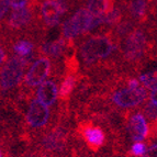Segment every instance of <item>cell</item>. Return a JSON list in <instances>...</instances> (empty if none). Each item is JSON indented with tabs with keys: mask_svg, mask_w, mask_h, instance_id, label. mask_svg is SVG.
<instances>
[{
	"mask_svg": "<svg viewBox=\"0 0 157 157\" xmlns=\"http://www.w3.org/2000/svg\"><path fill=\"white\" fill-rule=\"evenodd\" d=\"M149 99L152 100L155 105H157V89L152 90V91H151V94H149Z\"/></svg>",
	"mask_w": 157,
	"mask_h": 157,
	"instance_id": "cell-12",
	"label": "cell"
},
{
	"mask_svg": "<svg viewBox=\"0 0 157 157\" xmlns=\"http://www.w3.org/2000/svg\"><path fill=\"white\" fill-rule=\"evenodd\" d=\"M75 132L84 143L85 147L92 153H98L111 142V134L103 119H79L76 120Z\"/></svg>",
	"mask_w": 157,
	"mask_h": 157,
	"instance_id": "cell-1",
	"label": "cell"
},
{
	"mask_svg": "<svg viewBox=\"0 0 157 157\" xmlns=\"http://www.w3.org/2000/svg\"><path fill=\"white\" fill-rule=\"evenodd\" d=\"M10 7V0H1V5H0V18H1V21H3L6 19V14L8 13Z\"/></svg>",
	"mask_w": 157,
	"mask_h": 157,
	"instance_id": "cell-10",
	"label": "cell"
},
{
	"mask_svg": "<svg viewBox=\"0 0 157 157\" xmlns=\"http://www.w3.org/2000/svg\"><path fill=\"white\" fill-rule=\"evenodd\" d=\"M125 133L132 142H143L149 139L151 125L142 110H132L128 112L125 121Z\"/></svg>",
	"mask_w": 157,
	"mask_h": 157,
	"instance_id": "cell-5",
	"label": "cell"
},
{
	"mask_svg": "<svg viewBox=\"0 0 157 157\" xmlns=\"http://www.w3.org/2000/svg\"><path fill=\"white\" fill-rule=\"evenodd\" d=\"M80 74H66L64 78L60 80L59 85V102H66L71 103V97L76 90V87L78 85Z\"/></svg>",
	"mask_w": 157,
	"mask_h": 157,
	"instance_id": "cell-7",
	"label": "cell"
},
{
	"mask_svg": "<svg viewBox=\"0 0 157 157\" xmlns=\"http://www.w3.org/2000/svg\"><path fill=\"white\" fill-rule=\"evenodd\" d=\"M53 73H54V62L50 57L39 54V56L26 71L21 86L19 87V90L24 94H33L34 88L41 86L44 81H46L47 77L53 75Z\"/></svg>",
	"mask_w": 157,
	"mask_h": 157,
	"instance_id": "cell-3",
	"label": "cell"
},
{
	"mask_svg": "<svg viewBox=\"0 0 157 157\" xmlns=\"http://www.w3.org/2000/svg\"><path fill=\"white\" fill-rule=\"evenodd\" d=\"M142 157H157V143L148 145L146 152Z\"/></svg>",
	"mask_w": 157,
	"mask_h": 157,
	"instance_id": "cell-11",
	"label": "cell"
},
{
	"mask_svg": "<svg viewBox=\"0 0 157 157\" xmlns=\"http://www.w3.org/2000/svg\"><path fill=\"white\" fill-rule=\"evenodd\" d=\"M147 144L144 142H134L128 152V157H142L147 149Z\"/></svg>",
	"mask_w": 157,
	"mask_h": 157,
	"instance_id": "cell-9",
	"label": "cell"
},
{
	"mask_svg": "<svg viewBox=\"0 0 157 157\" xmlns=\"http://www.w3.org/2000/svg\"><path fill=\"white\" fill-rule=\"evenodd\" d=\"M117 0H84L85 8L94 17H105L115 6Z\"/></svg>",
	"mask_w": 157,
	"mask_h": 157,
	"instance_id": "cell-8",
	"label": "cell"
},
{
	"mask_svg": "<svg viewBox=\"0 0 157 157\" xmlns=\"http://www.w3.org/2000/svg\"><path fill=\"white\" fill-rule=\"evenodd\" d=\"M94 16L85 7H80L75 11L73 16L69 17L63 23L62 33L63 36L68 41H75L77 39L89 34Z\"/></svg>",
	"mask_w": 157,
	"mask_h": 157,
	"instance_id": "cell-4",
	"label": "cell"
},
{
	"mask_svg": "<svg viewBox=\"0 0 157 157\" xmlns=\"http://www.w3.org/2000/svg\"><path fill=\"white\" fill-rule=\"evenodd\" d=\"M56 80V78H53L44 81L36 90L37 99L47 107H54L59 96V89Z\"/></svg>",
	"mask_w": 157,
	"mask_h": 157,
	"instance_id": "cell-6",
	"label": "cell"
},
{
	"mask_svg": "<svg viewBox=\"0 0 157 157\" xmlns=\"http://www.w3.org/2000/svg\"><path fill=\"white\" fill-rule=\"evenodd\" d=\"M31 62L25 58L19 57L16 55H10L8 60L1 66L0 75V87L2 98L8 97L13 94L16 88L21 86L25 76V71L31 66Z\"/></svg>",
	"mask_w": 157,
	"mask_h": 157,
	"instance_id": "cell-2",
	"label": "cell"
}]
</instances>
